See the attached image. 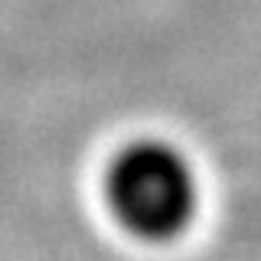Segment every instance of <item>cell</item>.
<instances>
[{"label": "cell", "mask_w": 261, "mask_h": 261, "mask_svg": "<svg viewBox=\"0 0 261 261\" xmlns=\"http://www.w3.org/2000/svg\"><path fill=\"white\" fill-rule=\"evenodd\" d=\"M108 209L130 235L144 242H170L190 228L199 206V183L183 150L167 141L121 147L105 173Z\"/></svg>", "instance_id": "6da1fadb"}]
</instances>
